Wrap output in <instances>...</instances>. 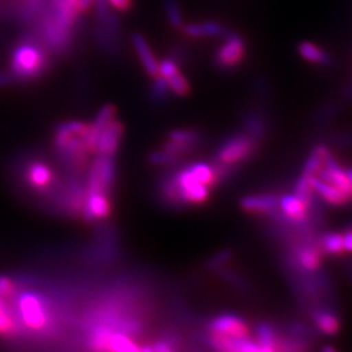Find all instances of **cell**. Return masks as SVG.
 <instances>
[{
    "instance_id": "6da1fadb",
    "label": "cell",
    "mask_w": 352,
    "mask_h": 352,
    "mask_svg": "<svg viewBox=\"0 0 352 352\" xmlns=\"http://www.w3.org/2000/svg\"><path fill=\"white\" fill-rule=\"evenodd\" d=\"M49 67L45 47L34 41H24L14 47L11 60V74L19 80H34L43 75Z\"/></svg>"
},
{
    "instance_id": "7a4b0ae2",
    "label": "cell",
    "mask_w": 352,
    "mask_h": 352,
    "mask_svg": "<svg viewBox=\"0 0 352 352\" xmlns=\"http://www.w3.org/2000/svg\"><path fill=\"white\" fill-rule=\"evenodd\" d=\"M257 141L251 135H234L225 140L217 151V162L225 166L250 160L256 151Z\"/></svg>"
},
{
    "instance_id": "3957f363",
    "label": "cell",
    "mask_w": 352,
    "mask_h": 352,
    "mask_svg": "<svg viewBox=\"0 0 352 352\" xmlns=\"http://www.w3.org/2000/svg\"><path fill=\"white\" fill-rule=\"evenodd\" d=\"M19 311L28 329L41 331L47 327L49 312L46 302L36 292H25L19 298Z\"/></svg>"
},
{
    "instance_id": "277c9868",
    "label": "cell",
    "mask_w": 352,
    "mask_h": 352,
    "mask_svg": "<svg viewBox=\"0 0 352 352\" xmlns=\"http://www.w3.org/2000/svg\"><path fill=\"white\" fill-rule=\"evenodd\" d=\"M115 180L113 157L100 155L90 168L87 193H107Z\"/></svg>"
},
{
    "instance_id": "5b68a950",
    "label": "cell",
    "mask_w": 352,
    "mask_h": 352,
    "mask_svg": "<svg viewBox=\"0 0 352 352\" xmlns=\"http://www.w3.org/2000/svg\"><path fill=\"white\" fill-rule=\"evenodd\" d=\"M208 330L213 334L226 336L230 338H247L251 336L248 324L235 315H221L208 322Z\"/></svg>"
},
{
    "instance_id": "8992f818",
    "label": "cell",
    "mask_w": 352,
    "mask_h": 352,
    "mask_svg": "<svg viewBox=\"0 0 352 352\" xmlns=\"http://www.w3.org/2000/svg\"><path fill=\"white\" fill-rule=\"evenodd\" d=\"M42 36L52 50L63 51L71 41L72 26L65 25L52 13L43 21Z\"/></svg>"
},
{
    "instance_id": "52a82bcc",
    "label": "cell",
    "mask_w": 352,
    "mask_h": 352,
    "mask_svg": "<svg viewBox=\"0 0 352 352\" xmlns=\"http://www.w3.org/2000/svg\"><path fill=\"white\" fill-rule=\"evenodd\" d=\"M226 42L215 54V64L222 69H232L238 67L244 58V41L238 34H227Z\"/></svg>"
},
{
    "instance_id": "ba28073f",
    "label": "cell",
    "mask_w": 352,
    "mask_h": 352,
    "mask_svg": "<svg viewBox=\"0 0 352 352\" xmlns=\"http://www.w3.org/2000/svg\"><path fill=\"white\" fill-rule=\"evenodd\" d=\"M280 215L289 221L292 226H302L308 222V204L296 195H283L278 200Z\"/></svg>"
},
{
    "instance_id": "9c48e42d",
    "label": "cell",
    "mask_w": 352,
    "mask_h": 352,
    "mask_svg": "<svg viewBox=\"0 0 352 352\" xmlns=\"http://www.w3.org/2000/svg\"><path fill=\"white\" fill-rule=\"evenodd\" d=\"M311 316L317 331L325 336H336L340 331V316L337 315L336 308L316 305L311 309Z\"/></svg>"
},
{
    "instance_id": "30bf717a",
    "label": "cell",
    "mask_w": 352,
    "mask_h": 352,
    "mask_svg": "<svg viewBox=\"0 0 352 352\" xmlns=\"http://www.w3.org/2000/svg\"><path fill=\"white\" fill-rule=\"evenodd\" d=\"M123 131H124L123 124L119 120L113 119L102 131L96 153H98L100 155L113 157V154L118 151L119 144H120Z\"/></svg>"
},
{
    "instance_id": "8fae6325",
    "label": "cell",
    "mask_w": 352,
    "mask_h": 352,
    "mask_svg": "<svg viewBox=\"0 0 352 352\" xmlns=\"http://www.w3.org/2000/svg\"><path fill=\"white\" fill-rule=\"evenodd\" d=\"M311 184H312V188L315 190L316 195L322 201L327 202L330 205L342 206V205H346L347 202H350L352 200L351 196H349L343 190H340V188L329 184L327 182L321 180L317 176H311Z\"/></svg>"
},
{
    "instance_id": "7c38bea8",
    "label": "cell",
    "mask_w": 352,
    "mask_h": 352,
    "mask_svg": "<svg viewBox=\"0 0 352 352\" xmlns=\"http://www.w3.org/2000/svg\"><path fill=\"white\" fill-rule=\"evenodd\" d=\"M115 113H116L115 107L111 104H107V106L102 107L94 123L89 126L88 136H87V145H88L89 151H97V144H98V139L101 136L102 131L113 120Z\"/></svg>"
},
{
    "instance_id": "4fadbf2b",
    "label": "cell",
    "mask_w": 352,
    "mask_h": 352,
    "mask_svg": "<svg viewBox=\"0 0 352 352\" xmlns=\"http://www.w3.org/2000/svg\"><path fill=\"white\" fill-rule=\"evenodd\" d=\"M84 206V215L88 221L104 219L111 212V205L107 199V193H88Z\"/></svg>"
},
{
    "instance_id": "5bb4252c",
    "label": "cell",
    "mask_w": 352,
    "mask_h": 352,
    "mask_svg": "<svg viewBox=\"0 0 352 352\" xmlns=\"http://www.w3.org/2000/svg\"><path fill=\"white\" fill-rule=\"evenodd\" d=\"M240 206L248 213L272 214L277 210L278 200L273 195H257L241 199Z\"/></svg>"
},
{
    "instance_id": "9a60e30c",
    "label": "cell",
    "mask_w": 352,
    "mask_h": 352,
    "mask_svg": "<svg viewBox=\"0 0 352 352\" xmlns=\"http://www.w3.org/2000/svg\"><path fill=\"white\" fill-rule=\"evenodd\" d=\"M26 182L30 187L36 189H43L49 187L52 180L54 174L47 164L42 162H33L29 164L26 170Z\"/></svg>"
},
{
    "instance_id": "2e32d148",
    "label": "cell",
    "mask_w": 352,
    "mask_h": 352,
    "mask_svg": "<svg viewBox=\"0 0 352 352\" xmlns=\"http://www.w3.org/2000/svg\"><path fill=\"white\" fill-rule=\"evenodd\" d=\"M132 42H133L135 50L139 54L140 59L142 62L145 71L148 72V75L154 77V78L157 76H160V65L157 63L155 56L153 55L151 47L148 46L145 38L142 37L141 34H133Z\"/></svg>"
},
{
    "instance_id": "e0dca14e",
    "label": "cell",
    "mask_w": 352,
    "mask_h": 352,
    "mask_svg": "<svg viewBox=\"0 0 352 352\" xmlns=\"http://www.w3.org/2000/svg\"><path fill=\"white\" fill-rule=\"evenodd\" d=\"M184 33L189 37H226L228 30L223 25L214 23V21H206L200 24H190L184 26Z\"/></svg>"
},
{
    "instance_id": "ac0fdd59",
    "label": "cell",
    "mask_w": 352,
    "mask_h": 352,
    "mask_svg": "<svg viewBox=\"0 0 352 352\" xmlns=\"http://www.w3.org/2000/svg\"><path fill=\"white\" fill-rule=\"evenodd\" d=\"M317 243L322 254L342 256L346 252L343 244V235L340 232H325L318 236Z\"/></svg>"
},
{
    "instance_id": "d6986e66",
    "label": "cell",
    "mask_w": 352,
    "mask_h": 352,
    "mask_svg": "<svg viewBox=\"0 0 352 352\" xmlns=\"http://www.w3.org/2000/svg\"><path fill=\"white\" fill-rule=\"evenodd\" d=\"M330 151L325 145H317L314 151L309 154L308 160L305 161L304 164V170L302 174L308 176L317 175V173L320 171V168L324 166L325 158Z\"/></svg>"
},
{
    "instance_id": "ffe728a7",
    "label": "cell",
    "mask_w": 352,
    "mask_h": 352,
    "mask_svg": "<svg viewBox=\"0 0 352 352\" xmlns=\"http://www.w3.org/2000/svg\"><path fill=\"white\" fill-rule=\"evenodd\" d=\"M109 352H141V347L123 331H113L109 340Z\"/></svg>"
},
{
    "instance_id": "44dd1931",
    "label": "cell",
    "mask_w": 352,
    "mask_h": 352,
    "mask_svg": "<svg viewBox=\"0 0 352 352\" xmlns=\"http://www.w3.org/2000/svg\"><path fill=\"white\" fill-rule=\"evenodd\" d=\"M299 52L302 58L311 63L327 64L330 63V56L329 54L322 50L321 47L316 46L311 42H302L299 45Z\"/></svg>"
},
{
    "instance_id": "7402d4cb",
    "label": "cell",
    "mask_w": 352,
    "mask_h": 352,
    "mask_svg": "<svg viewBox=\"0 0 352 352\" xmlns=\"http://www.w3.org/2000/svg\"><path fill=\"white\" fill-rule=\"evenodd\" d=\"M256 337L260 346H273L277 347L278 336L276 329L266 324L261 322L256 327Z\"/></svg>"
},
{
    "instance_id": "603a6c76",
    "label": "cell",
    "mask_w": 352,
    "mask_h": 352,
    "mask_svg": "<svg viewBox=\"0 0 352 352\" xmlns=\"http://www.w3.org/2000/svg\"><path fill=\"white\" fill-rule=\"evenodd\" d=\"M244 126L248 131V133L253 136L254 139L263 138L265 131H266V124H265L264 118L258 113H250L244 119Z\"/></svg>"
},
{
    "instance_id": "cb8c5ba5",
    "label": "cell",
    "mask_w": 352,
    "mask_h": 352,
    "mask_svg": "<svg viewBox=\"0 0 352 352\" xmlns=\"http://www.w3.org/2000/svg\"><path fill=\"white\" fill-rule=\"evenodd\" d=\"M168 139L195 146L201 141L202 136L199 131L195 129H176L168 135Z\"/></svg>"
},
{
    "instance_id": "d4e9b609",
    "label": "cell",
    "mask_w": 352,
    "mask_h": 352,
    "mask_svg": "<svg viewBox=\"0 0 352 352\" xmlns=\"http://www.w3.org/2000/svg\"><path fill=\"white\" fill-rule=\"evenodd\" d=\"M170 93V85L162 76H157L151 87V97L153 101L161 102L167 100Z\"/></svg>"
},
{
    "instance_id": "484cf974",
    "label": "cell",
    "mask_w": 352,
    "mask_h": 352,
    "mask_svg": "<svg viewBox=\"0 0 352 352\" xmlns=\"http://www.w3.org/2000/svg\"><path fill=\"white\" fill-rule=\"evenodd\" d=\"M164 8H166L167 19H168L170 24L174 26L175 29L183 28V16H182L180 7H179V4L176 3L175 0H166L164 1Z\"/></svg>"
},
{
    "instance_id": "4316f807",
    "label": "cell",
    "mask_w": 352,
    "mask_h": 352,
    "mask_svg": "<svg viewBox=\"0 0 352 352\" xmlns=\"http://www.w3.org/2000/svg\"><path fill=\"white\" fill-rule=\"evenodd\" d=\"M17 324L13 318L12 312L6 307L0 311V334H13L17 331Z\"/></svg>"
},
{
    "instance_id": "83f0119b",
    "label": "cell",
    "mask_w": 352,
    "mask_h": 352,
    "mask_svg": "<svg viewBox=\"0 0 352 352\" xmlns=\"http://www.w3.org/2000/svg\"><path fill=\"white\" fill-rule=\"evenodd\" d=\"M167 82H168L171 90L177 96H187L190 90L187 78L184 76L180 75L179 72H176L175 75L167 78Z\"/></svg>"
},
{
    "instance_id": "f1b7e54d",
    "label": "cell",
    "mask_w": 352,
    "mask_h": 352,
    "mask_svg": "<svg viewBox=\"0 0 352 352\" xmlns=\"http://www.w3.org/2000/svg\"><path fill=\"white\" fill-rule=\"evenodd\" d=\"M149 161H151V164H158V166L175 164L179 161V155L171 154V153L166 151H154L149 155Z\"/></svg>"
},
{
    "instance_id": "f546056e",
    "label": "cell",
    "mask_w": 352,
    "mask_h": 352,
    "mask_svg": "<svg viewBox=\"0 0 352 352\" xmlns=\"http://www.w3.org/2000/svg\"><path fill=\"white\" fill-rule=\"evenodd\" d=\"M193 145H188V144H182V142H176V141H168L167 144H164V151L175 154V155H180L184 153H189L193 151Z\"/></svg>"
},
{
    "instance_id": "4dcf8cb0",
    "label": "cell",
    "mask_w": 352,
    "mask_h": 352,
    "mask_svg": "<svg viewBox=\"0 0 352 352\" xmlns=\"http://www.w3.org/2000/svg\"><path fill=\"white\" fill-rule=\"evenodd\" d=\"M177 72V63L174 59H164L162 63L160 64V75L164 77L166 80L170 78L171 76L175 75Z\"/></svg>"
},
{
    "instance_id": "1f68e13d",
    "label": "cell",
    "mask_w": 352,
    "mask_h": 352,
    "mask_svg": "<svg viewBox=\"0 0 352 352\" xmlns=\"http://www.w3.org/2000/svg\"><path fill=\"white\" fill-rule=\"evenodd\" d=\"M14 294V285L11 278L0 276V296L1 298H11Z\"/></svg>"
},
{
    "instance_id": "d6a6232c",
    "label": "cell",
    "mask_w": 352,
    "mask_h": 352,
    "mask_svg": "<svg viewBox=\"0 0 352 352\" xmlns=\"http://www.w3.org/2000/svg\"><path fill=\"white\" fill-rule=\"evenodd\" d=\"M107 3H110L113 8H116L118 11L126 12L128 10H131L133 0H107Z\"/></svg>"
},
{
    "instance_id": "836d02e7",
    "label": "cell",
    "mask_w": 352,
    "mask_h": 352,
    "mask_svg": "<svg viewBox=\"0 0 352 352\" xmlns=\"http://www.w3.org/2000/svg\"><path fill=\"white\" fill-rule=\"evenodd\" d=\"M78 0H51L54 10H62L68 7H76Z\"/></svg>"
},
{
    "instance_id": "e575fe53",
    "label": "cell",
    "mask_w": 352,
    "mask_h": 352,
    "mask_svg": "<svg viewBox=\"0 0 352 352\" xmlns=\"http://www.w3.org/2000/svg\"><path fill=\"white\" fill-rule=\"evenodd\" d=\"M343 244H344V251L349 252L352 254V226L347 227L344 234H343Z\"/></svg>"
},
{
    "instance_id": "d590c367",
    "label": "cell",
    "mask_w": 352,
    "mask_h": 352,
    "mask_svg": "<svg viewBox=\"0 0 352 352\" xmlns=\"http://www.w3.org/2000/svg\"><path fill=\"white\" fill-rule=\"evenodd\" d=\"M154 351L155 352H175L171 343L168 340H158L155 344H154Z\"/></svg>"
},
{
    "instance_id": "8d00e7d4",
    "label": "cell",
    "mask_w": 352,
    "mask_h": 352,
    "mask_svg": "<svg viewBox=\"0 0 352 352\" xmlns=\"http://www.w3.org/2000/svg\"><path fill=\"white\" fill-rule=\"evenodd\" d=\"M14 76L12 74H8V72H1L0 74V88H4V87H10L11 84L14 82Z\"/></svg>"
},
{
    "instance_id": "74e56055",
    "label": "cell",
    "mask_w": 352,
    "mask_h": 352,
    "mask_svg": "<svg viewBox=\"0 0 352 352\" xmlns=\"http://www.w3.org/2000/svg\"><path fill=\"white\" fill-rule=\"evenodd\" d=\"M96 0H78L77 4H76V10L77 12H85L88 10L89 7L91 6V3H94Z\"/></svg>"
},
{
    "instance_id": "f35d334b",
    "label": "cell",
    "mask_w": 352,
    "mask_h": 352,
    "mask_svg": "<svg viewBox=\"0 0 352 352\" xmlns=\"http://www.w3.org/2000/svg\"><path fill=\"white\" fill-rule=\"evenodd\" d=\"M344 266H346V272H347V274H349V277H350V279L352 280V263L351 261H346V264H344Z\"/></svg>"
},
{
    "instance_id": "ab89813d",
    "label": "cell",
    "mask_w": 352,
    "mask_h": 352,
    "mask_svg": "<svg viewBox=\"0 0 352 352\" xmlns=\"http://www.w3.org/2000/svg\"><path fill=\"white\" fill-rule=\"evenodd\" d=\"M321 352H337V350L334 347H331V346H325Z\"/></svg>"
}]
</instances>
